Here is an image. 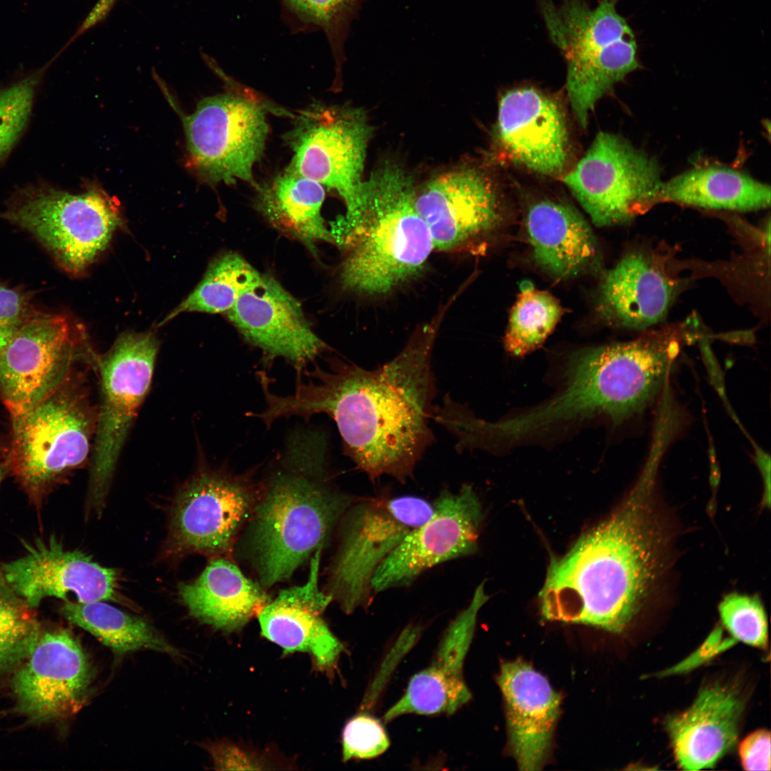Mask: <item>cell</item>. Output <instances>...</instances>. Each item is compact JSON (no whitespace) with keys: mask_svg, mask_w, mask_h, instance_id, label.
Segmentation results:
<instances>
[{"mask_svg":"<svg viewBox=\"0 0 771 771\" xmlns=\"http://www.w3.org/2000/svg\"><path fill=\"white\" fill-rule=\"evenodd\" d=\"M261 275L241 256L233 253L224 254L210 264L193 291L168 313L159 326L182 313H226Z\"/></svg>","mask_w":771,"mask_h":771,"instance_id":"cell-32","label":"cell"},{"mask_svg":"<svg viewBox=\"0 0 771 771\" xmlns=\"http://www.w3.org/2000/svg\"><path fill=\"white\" fill-rule=\"evenodd\" d=\"M36 311L29 293L0 285V351Z\"/></svg>","mask_w":771,"mask_h":771,"instance_id":"cell-39","label":"cell"},{"mask_svg":"<svg viewBox=\"0 0 771 771\" xmlns=\"http://www.w3.org/2000/svg\"><path fill=\"white\" fill-rule=\"evenodd\" d=\"M619 0H541L549 36L566 62L565 89L573 113L585 128L596 104L640 67L635 34L617 9Z\"/></svg>","mask_w":771,"mask_h":771,"instance_id":"cell-6","label":"cell"},{"mask_svg":"<svg viewBox=\"0 0 771 771\" xmlns=\"http://www.w3.org/2000/svg\"><path fill=\"white\" fill-rule=\"evenodd\" d=\"M657 161L617 134L600 131L563 181L598 226L628 223L654 206Z\"/></svg>","mask_w":771,"mask_h":771,"instance_id":"cell-11","label":"cell"},{"mask_svg":"<svg viewBox=\"0 0 771 771\" xmlns=\"http://www.w3.org/2000/svg\"><path fill=\"white\" fill-rule=\"evenodd\" d=\"M719 613L723 625L736 640L752 646L766 647L767 622L759 598L730 593L720 602Z\"/></svg>","mask_w":771,"mask_h":771,"instance_id":"cell-37","label":"cell"},{"mask_svg":"<svg viewBox=\"0 0 771 771\" xmlns=\"http://www.w3.org/2000/svg\"><path fill=\"white\" fill-rule=\"evenodd\" d=\"M366 0H280L286 21L297 31L321 30L339 66L351 26Z\"/></svg>","mask_w":771,"mask_h":771,"instance_id":"cell-34","label":"cell"},{"mask_svg":"<svg viewBox=\"0 0 771 771\" xmlns=\"http://www.w3.org/2000/svg\"><path fill=\"white\" fill-rule=\"evenodd\" d=\"M433 512V503L410 495L357 498L350 505L338 523V544L326 591L344 613L371 605L376 570Z\"/></svg>","mask_w":771,"mask_h":771,"instance_id":"cell-9","label":"cell"},{"mask_svg":"<svg viewBox=\"0 0 771 771\" xmlns=\"http://www.w3.org/2000/svg\"><path fill=\"white\" fill-rule=\"evenodd\" d=\"M178 593L189 613L216 628L243 627L270 600L262 588L229 560H212L193 581L181 583Z\"/></svg>","mask_w":771,"mask_h":771,"instance_id":"cell-28","label":"cell"},{"mask_svg":"<svg viewBox=\"0 0 771 771\" xmlns=\"http://www.w3.org/2000/svg\"><path fill=\"white\" fill-rule=\"evenodd\" d=\"M740 756L746 770H770V733L757 730L748 735L740 745Z\"/></svg>","mask_w":771,"mask_h":771,"instance_id":"cell-40","label":"cell"},{"mask_svg":"<svg viewBox=\"0 0 771 771\" xmlns=\"http://www.w3.org/2000/svg\"><path fill=\"white\" fill-rule=\"evenodd\" d=\"M536 263L558 278L597 268L600 250L591 228L573 207L544 199L532 203L525 219Z\"/></svg>","mask_w":771,"mask_h":771,"instance_id":"cell-26","label":"cell"},{"mask_svg":"<svg viewBox=\"0 0 771 771\" xmlns=\"http://www.w3.org/2000/svg\"><path fill=\"white\" fill-rule=\"evenodd\" d=\"M484 584L446 628L430 665L410 678L405 694L385 713V722L408 714L452 715L470 700L463 667L478 614L489 599Z\"/></svg>","mask_w":771,"mask_h":771,"instance_id":"cell-22","label":"cell"},{"mask_svg":"<svg viewBox=\"0 0 771 771\" xmlns=\"http://www.w3.org/2000/svg\"><path fill=\"white\" fill-rule=\"evenodd\" d=\"M96 417L86 388L74 373L30 409L11 417L7 466L35 504L59 477L86 460Z\"/></svg>","mask_w":771,"mask_h":771,"instance_id":"cell-8","label":"cell"},{"mask_svg":"<svg viewBox=\"0 0 771 771\" xmlns=\"http://www.w3.org/2000/svg\"><path fill=\"white\" fill-rule=\"evenodd\" d=\"M89 351L79 322L37 310L0 351V393L11 417L56 390Z\"/></svg>","mask_w":771,"mask_h":771,"instance_id":"cell-13","label":"cell"},{"mask_svg":"<svg viewBox=\"0 0 771 771\" xmlns=\"http://www.w3.org/2000/svg\"><path fill=\"white\" fill-rule=\"evenodd\" d=\"M744 702L730 686L702 688L692 705L670 717L666 727L680 768L712 767L735 745Z\"/></svg>","mask_w":771,"mask_h":771,"instance_id":"cell-25","label":"cell"},{"mask_svg":"<svg viewBox=\"0 0 771 771\" xmlns=\"http://www.w3.org/2000/svg\"><path fill=\"white\" fill-rule=\"evenodd\" d=\"M0 219L31 234L74 276L85 273L123 223L119 205L102 188L72 193L44 179L16 188Z\"/></svg>","mask_w":771,"mask_h":771,"instance_id":"cell-7","label":"cell"},{"mask_svg":"<svg viewBox=\"0 0 771 771\" xmlns=\"http://www.w3.org/2000/svg\"><path fill=\"white\" fill-rule=\"evenodd\" d=\"M24 554L0 563V582L37 608L46 598L66 600L69 594L79 603L111 600L121 603L118 575L78 550H66L54 536L24 542Z\"/></svg>","mask_w":771,"mask_h":771,"instance_id":"cell-18","label":"cell"},{"mask_svg":"<svg viewBox=\"0 0 771 771\" xmlns=\"http://www.w3.org/2000/svg\"><path fill=\"white\" fill-rule=\"evenodd\" d=\"M439 318L423 325L393 359L373 370L335 360L306 371L290 395L261 383L266 407L253 414L268 426L281 418L325 413L336 423L344 451L374 482L410 479L433 440L429 422L435 394L432 352Z\"/></svg>","mask_w":771,"mask_h":771,"instance_id":"cell-1","label":"cell"},{"mask_svg":"<svg viewBox=\"0 0 771 771\" xmlns=\"http://www.w3.org/2000/svg\"><path fill=\"white\" fill-rule=\"evenodd\" d=\"M565 111L553 97L531 86L500 97L495 128L498 147L513 163L540 175H563L570 154Z\"/></svg>","mask_w":771,"mask_h":771,"instance_id":"cell-20","label":"cell"},{"mask_svg":"<svg viewBox=\"0 0 771 771\" xmlns=\"http://www.w3.org/2000/svg\"><path fill=\"white\" fill-rule=\"evenodd\" d=\"M60 611L68 621L89 632L117 653L148 649L178 655V650L144 620L103 601L66 600Z\"/></svg>","mask_w":771,"mask_h":771,"instance_id":"cell-31","label":"cell"},{"mask_svg":"<svg viewBox=\"0 0 771 771\" xmlns=\"http://www.w3.org/2000/svg\"><path fill=\"white\" fill-rule=\"evenodd\" d=\"M119 0H99L85 19L81 21L74 34L64 45L68 48L78 38L103 21L111 11Z\"/></svg>","mask_w":771,"mask_h":771,"instance_id":"cell-42","label":"cell"},{"mask_svg":"<svg viewBox=\"0 0 771 771\" xmlns=\"http://www.w3.org/2000/svg\"><path fill=\"white\" fill-rule=\"evenodd\" d=\"M41 634L34 608L0 582V671L19 666Z\"/></svg>","mask_w":771,"mask_h":771,"instance_id":"cell-36","label":"cell"},{"mask_svg":"<svg viewBox=\"0 0 771 771\" xmlns=\"http://www.w3.org/2000/svg\"><path fill=\"white\" fill-rule=\"evenodd\" d=\"M258 191V204L273 224L308 243H335L321 214L322 185L287 169Z\"/></svg>","mask_w":771,"mask_h":771,"instance_id":"cell-30","label":"cell"},{"mask_svg":"<svg viewBox=\"0 0 771 771\" xmlns=\"http://www.w3.org/2000/svg\"><path fill=\"white\" fill-rule=\"evenodd\" d=\"M56 54L41 66L23 73L0 87V165L7 159L26 131L37 92Z\"/></svg>","mask_w":771,"mask_h":771,"instance_id":"cell-35","label":"cell"},{"mask_svg":"<svg viewBox=\"0 0 771 771\" xmlns=\"http://www.w3.org/2000/svg\"><path fill=\"white\" fill-rule=\"evenodd\" d=\"M415 206L434 250L468 249L499 223L500 204L492 180L475 168L448 171L415 190Z\"/></svg>","mask_w":771,"mask_h":771,"instance_id":"cell-19","label":"cell"},{"mask_svg":"<svg viewBox=\"0 0 771 771\" xmlns=\"http://www.w3.org/2000/svg\"><path fill=\"white\" fill-rule=\"evenodd\" d=\"M664 201L709 209L750 211L770 206V188L731 168L704 166L662 181L655 203Z\"/></svg>","mask_w":771,"mask_h":771,"instance_id":"cell-29","label":"cell"},{"mask_svg":"<svg viewBox=\"0 0 771 771\" xmlns=\"http://www.w3.org/2000/svg\"><path fill=\"white\" fill-rule=\"evenodd\" d=\"M371 126L351 109L314 106L303 111L291 133L293 156L288 170L333 189L343 200L344 223L361 205L362 173Z\"/></svg>","mask_w":771,"mask_h":771,"instance_id":"cell-14","label":"cell"},{"mask_svg":"<svg viewBox=\"0 0 771 771\" xmlns=\"http://www.w3.org/2000/svg\"><path fill=\"white\" fill-rule=\"evenodd\" d=\"M410 176L388 163L363 181L361 208L340 272L346 289L383 295L416 276L434 246L415 206Z\"/></svg>","mask_w":771,"mask_h":771,"instance_id":"cell-4","label":"cell"},{"mask_svg":"<svg viewBox=\"0 0 771 771\" xmlns=\"http://www.w3.org/2000/svg\"><path fill=\"white\" fill-rule=\"evenodd\" d=\"M11 680L17 710L33 722L69 717L84 704L91 680L89 659L68 630L41 633Z\"/></svg>","mask_w":771,"mask_h":771,"instance_id":"cell-17","label":"cell"},{"mask_svg":"<svg viewBox=\"0 0 771 771\" xmlns=\"http://www.w3.org/2000/svg\"><path fill=\"white\" fill-rule=\"evenodd\" d=\"M342 742L343 761L376 757L383 753L390 744L381 722L366 713L356 715L346 723Z\"/></svg>","mask_w":771,"mask_h":771,"instance_id":"cell-38","label":"cell"},{"mask_svg":"<svg viewBox=\"0 0 771 771\" xmlns=\"http://www.w3.org/2000/svg\"><path fill=\"white\" fill-rule=\"evenodd\" d=\"M215 765L218 769L256 770L261 764L240 748L230 744H217L210 748Z\"/></svg>","mask_w":771,"mask_h":771,"instance_id":"cell-41","label":"cell"},{"mask_svg":"<svg viewBox=\"0 0 771 771\" xmlns=\"http://www.w3.org/2000/svg\"><path fill=\"white\" fill-rule=\"evenodd\" d=\"M508 747L520 770H541L551 748L561 697L547 678L518 658L502 664Z\"/></svg>","mask_w":771,"mask_h":771,"instance_id":"cell-24","label":"cell"},{"mask_svg":"<svg viewBox=\"0 0 771 771\" xmlns=\"http://www.w3.org/2000/svg\"><path fill=\"white\" fill-rule=\"evenodd\" d=\"M7 468H8L7 462L5 463H0V484H1V481H2V480L4 479V476H5L6 470Z\"/></svg>","mask_w":771,"mask_h":771,"instance_id":"cell-43","label":"cell"},{"mask_svg":"<svg viewBox=\"0 0 771 771\" xmlns=\"http://www.w3.org/2000/svg\"><path fill=\"white\" fill-rule=\"evenodd\" d=\"M257 492L241 477L205 470L190 480L174 502L169 545L177 554H222L251 515Z\"/></svg>","mask_w":771,"mask_h":771,"instance_id":"cell-16","label":"cell"},{"mask_svg":"<svg viewBox=\"0 0 771 771\" xmlns=\"http://www.w3.org/2000/svg\"><path fill=\"white\" fill-rule=\"evenodd\" d=\"M510 312L504 343L512 355L521 356L539 346L554 329L563 310L549 293L523 281Z\"/></svg>","mask_w":771,"mask_h":771,"instance_id":"cell-33","label":"cell"},{"mask_svg":"<svg viewBox=\"0 0 771 771\" xmlns=\"http://www.w3.org/2000/svg\"><path fill=\"white\" fill-rule=\"evenodd\" d=\"M433 505L431 517L410 531L376 570L371 581L374 595L408 587L428 570L477 551L483 513L473 487L444 489Z\"/></svg>","mask_w":771,"mask_h":771,"instance_id":"cell-15","label":"cell"},{"mask_svg":"<svg viewBox=\"0 0 771 771\" xmlns=\"http://www.w3.org/2000/svg\"><path fill=\"white\" fill-rule=\"evenodd\" d=\"M673 297L668 278L647 257L633 253L605 275L599 309L612 323L642 330L662 321Z\"/></svg>","mask_w":771,"mask_h":771,"instance_id":"cell-27","label":"cell"},{"mask_svg":"<svg viewBox=\"0 0 771 771\" xmlns=\"http://www.w3.org/2000/svg\"><path fill=\"white\" fill-rule=\"evenodd\" d=\"M226 313L249 343L271 358L290 361L298 371L326 348L298 301L269 276L261 274Z\"/></svg>","mask_w":771,"mask_h":771,"instance_id":"cell-21","label":"cell"},{"mask_svg":"<svg viewBox=\"0 0 771 771\" xmlns=\"http://www.w3.org/2000/svg\"><path fill=\"white\" fill-rule=\"evenodd\" d=\"M658 464L649 458L620 507L551 559L539 594L545 619L620 633L640 611L663 568L667 543L654 500Z\"/></svg>","mask_w":771,"mask_h":771,"instance_id":"cell-2","label":"cell"},{"mask_svg":"<svg viewBox=\"0 0 771 771\" xmlns=\"http://www.w3.org/2000/svg\"><path fill=\"white\" fill-rule=\"evenodd\" d=\"M677 342L656 334L578 352L566 387L541 408L550 424L605 414L615 425L640 415L665 387Z\"/></svg>","mask_w":771,"mask_h":771,"instance_id":"cell-5","label":"cell"},{"mask_svg":"<svg viewBox=\"0 0 771 771\" xmlns=\"http://www.w3.org/2000/svg\"><path fill=\"white\" fill-rule=\"evenodd\" d=\"M189 168L210 183L253 181L268 125L263 104L246 94L204 98L182 116Z\"/></svg>","mask_w":771,"mask_h":771,"instance_id":"cell-12","label":"cell"},{"mask_svg":"<svg viewBox=\"0 0 771 771\" xmlns=\"http://www.w3.org/2000/svg\"><path fill=\"white\" fill-rule=\"evenodd\" d=\"M323 548L311 556L306 581L282 590L258 613L262 635L280 646L285 654L308 653L320 670L331 671L343 650L323 618L332 598L319 588Z\"/></svg>","mask_w":771,"mask_h":771,"instance_id":"cell-23","label":"cell"},{"mask_svg":"<svg viewBox=\"0 0 771 771\" xmlns=\"http://www.w3.org/2000/svg\"><path fill=\"white\" fill-rule=\"evenodd\" d=\"M328 474L325 435L308 428L291 434L251 513V547L263 585L288 579L323 548L357 499L332 486Z\"/></svg>","mask_w":771,"mask_h":771,"instance_id":"cell-3","label":"cell"},{"mask_svg":"<svg viewBox=\"0 0 771 771\" xmlns=\"http://www.w3.org/2000/svg\"><path fill=\"white\" fill-rule=\"evenodd\" d=\"M158 347L153 332H126L96 360L101 399L89 483V504L96 512L104 506L122 447L151 386Z\"/></svg>","mask_w":771,"mask_h":771,"instance_id":"cell-10","label":"cell"}]
</instances>
